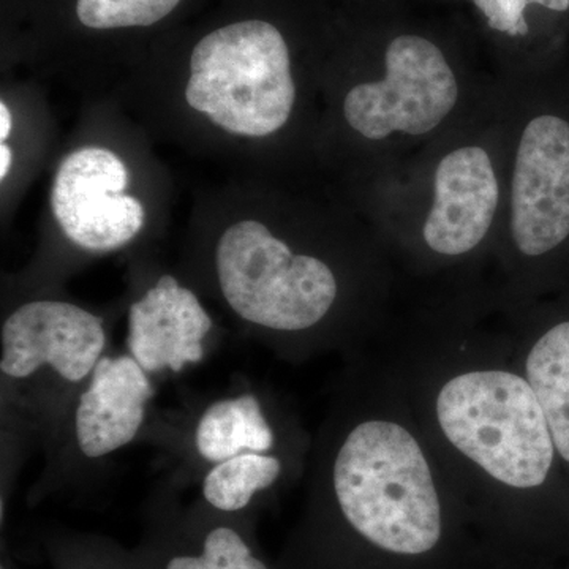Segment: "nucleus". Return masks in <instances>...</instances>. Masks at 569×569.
Segmentation results:
<instances>
[{
  "label": "nucleus",
  "mask_w": 569,
  "mask_h": 569,
  "mask_svg": "<svg viewBox=\"0 0 569 569\" xmlns=\"http://www.w3.org/2000/svg\"><path fill=\"white\" fill-rule=\"evenodd\" d=\"M186 100L224 132L249 138L282 132L299 100L283 33L261 20L208 33L192 52Z\"/></svg>",
  "instance_id": "obj_5"
},
{
  "label": "nucleus",
  "mask_w": 569,
  "mask_h": 569,
  "mask_svg": "<svg viewBox=\"0 0 569 569\" xmlns=\"http://www.w3.org/2000/svg\"><path fill=\"white\" fill-rule=\"evenodd\" d=\"M497 74L508 129L498 246L523 269L548 268L569 257V67L557 59Z\"/></svg>",
  "instance_id": "obj_3"
},
{
  "label": "nucleus",
  "mask_w": 569,
  "mask_h": 569,
  "mask_svg": "<svg viewBox=\"0 0 569 569\" xmlns=\"http://www.w3.org/2000/svg\"><path fill=\"white\" fill-rule=\"evenodd\" d=\"M507 182L508 129L498 78L496 91L466 121L359 181V204L387 244L452 263L498 246Z\"/></svg>",
  "instance_id": "obj_1"
},
{
  "label": "nucleus",
  "mask_w": 569,
  "mask_h": 569,
  "mask_svg": "<svg viewBox=\"0 0 569 569\" xmlns=\"http://www.w3.org/2000/svg\"><path fill=\"white\" fill-rule=\"evenodd\" d=\"M332 488L343 518L378 548L419 556L441 537L440 500L425 452L396 422L365 421L337 451Z\"/></svg>",
  "instance_id": "obj_4"
},
{
  "label": "nucleus",
  "mask_w": 569,
  "mask_h": 569,
  "mask_svg": "<svg viewBox=\"0 0 569 569\" xmlns=\"http://www.w3.org/2000/svg\"><path fill=\"white\" fill-rule=\"evenodd\" d=\"M276 447L274 429L253 392L223 397L204 408L193 429V448L208 466L244 455H268Z\"/></svg>",
  "instance_id": "obj_12"
},
{
  "label": "nucleus",
  "mask_w": 569,
  "mask_h": 569,
  "mask_svg": "<svg viewBox=\"0 0 569 569\" xmlns=\"http://www.w3.org/2000/svg\"><path fill=\"white\" fill-rule=\"evenodd\" d=\"M99 317L66 301L37 299L18 307L0 329L3 385L28 383L41 373L81 388L107 348Z\"/></svg>",
  "instance_id": "obj_8"
},
{
  "label": "nucleus",
  "mask_w": 569,
  "mask_h": 569,
  "mask_svg": "<svg viewBox=\"0 0 569 569\" xmlns=\"http://www.w3.org/2000/svg\"><path fill=\"white\" fill-rule=\"evenodd\" d=\"M11 132V112L6 103H0V140L6 142Z\"/></svg>",
  "instance_id": "obj_18"
},
{
  "label": "nucleus",
  "mask_w": 569,
  "mask_h": 569,
  "mask_svg": "<svg viewBox=\"0 0 569 569\" xmlns=\"http://www.w3.org/2000/svg\"><path fill=\"white\" fill-rule=\"evenodd\" d=\"M129 171L114 152L82 148L59 167L52 186L56 220L73 244L89 252L121 249L140 233L144 208L127 194Z\"/></svg>",
  "instance_id": "obj_9"
},
{
  "label": "nucleus",
  "mask_w": 569,
  "mask_h": 569,
  "mask_svg": "<svg viewBox=\"0 0 569 569\" xmlns=\"http://www.w3.org/2000/svg\"><path fill=\"white\" fill-rule=\"evenodd\" d=\"M181 0H78V18L86 28L121 29L162 21Z\"/></svg>",
  "instance_id": "obj_16"
},
{
  "label": "nucleus",
  "mask_w": 569,
  "mask_h": 569,
  "mask_svg": "<svg viewBox=\"0 0 569 569\" xmlns=\"http://www.w3.org/2000/svg\"><path fill=\"white\" fill-rule=\"evenodd\" d=\"M212 320L192 290L162 276L129 309L127 348L149 373H181L200 365Z\"/></svg>",
  "instance_id": "obj_11"
},
{
  "label": "nucleus",
  "mask_w": 569,
  "mask_h": 569,
  "mask_svg": "<svg viewBox=\"0 0 569 569\" xmlns=\"http://www.w3.org/2000/svg\"><path fill=\"white\" fill-rule=\"evenodd\" d=\"M282 460L271 452H244L209 468L201 493L220 512L242 511L257 493L272 488L282 475Z\"/></svg>",
  "instance_id": "obj_14"
},
{
  "label": "nucleus",
  "mask_w": 569,
  "mask_h": 569,
  "mask_svg": "<svg viewBox=\"0 0 569 569\" xmlns=\"http://www.w3.org/2000/svg\"><path fill=\"white\" fill-rule=\"evenodd\" d=\"M216 276L224 302L244 323L279 335L323 325L340 298V277L321 254L295 249L258 220L223 231Z\"/></svg>",
  "instance_id": "obj_6"
},
{
  "label": "nucleus",
  "mask_w": 569,
  "mask_h": 569,
  "mask_svg": "<svg viewBox=\"0 0 569 569\" xmlns=\"http://www.w3.org/2000/svg\"><path fill=\"white\" fill-rule=\"evenodd\" d=\"M153 395L151 376L132 356H103L70 406L78 455L96 462L133 443Z\"/></svg>",
  "instance_id": "obj_10"
},
{
  "label": "nucleus",
  "mask_w": 569,
  "mask_h": 569,
  "mask_svg": "<svg viewBox=\"0 0 569 569\" xmlns=\"http://www.w3.org/2000/svg\"><path fill=\"white\" fill-rule=\"evenodd\" d=\"M164 569H268L233 527L217 526L206 533L200 553L168 560Z\"/></svg>",
  "instance_id": "obj_15"
},
{
  "label": "nucleus",
  "mask_w": 569,
  "mask_h": 569,
  "mask_svg": "<svg viewBox=\"0 0 569 569\" xmlns=\"http://www.w3.org/2000/svg\"><path fill=\"white\" fill-rule=\"evenodd\" d=\"M527 381L538 397L557 451L569 462V318L550 326L531 348Z\"/></svg>",
  "instance_id": "obj_13"
},
{
  "label": "nucleus",
  "mask_w": 569,
  "mask_h": 569,
  "mask_svg": "<svg viewBox=\"0 0 569 569\" xmlns=\"http://www.w3.org/2000/svg\"><path fill=\"white\" fill-rule=\"evenodd\" d=\"M11 167V149L6 142L0 144V179H6Z\"/></svg>",
  "instance_id": "obj_19"
},
{
  "label": "nucleus",
  "mask_w": 569,
  "mask_h": 569,
  "mask_svg": "<svg viewBox=\"0 0 569 569\" xmlns=\"http://www.w3.org/2000/svg\"><path fill=\"white\" fill-rule=\"evenodd\" d=\"M437 417L448 440L497 481L531 489L548 478L556 445L523 378L501 370L452 378L438 395Z\"/></svg>",
  "instance_id": "obj_7"
},
{
  "label": "nucleus",
  "mask_w": 569,
  "mask_h": 569,
  "mask_svg": "<svg viewBox=\"0 0 569 569\" xmlns=\"http://www.w3.org/2000/svg\"><path fill=\"white\" fill-rule=\"evenodd\" d=\"M538 7L553 14L569 13V0H503L488 22L489 31L508 40H527L531 33L529 10Z\"/></svg>",
  "instance_id": "obj_17"
},
{
  "label": "nucleus",
  "mask_w": 569,
  "mask_h": 569,
  "mask_svg": "<svg viewBox=\"0 0 569 569\" xmlns=\"http://www.w3.org/2000/svg\"><path fill=\"white\" fill-rule=\"evenodd\" d=\"M437 37L388 33L340 91V127L353 146L359 181L387 170L470 118L497 88Z\"/></svg>",
  "instance_id": "obj_2"
}]
</instances>
